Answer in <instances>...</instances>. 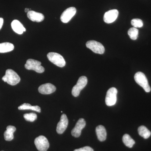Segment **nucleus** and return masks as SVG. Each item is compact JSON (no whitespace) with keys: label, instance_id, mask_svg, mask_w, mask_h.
Segmentation results:
<instances>
[{"label":"nucleus","instance_id":"1","mask_svg":"<svg viewBox=\"0 0 151 151\" xmlns=\"http://www.w3.org/2000/svg\"><path fill=\"white\" fill-rule=\"evenodd\" d=\"M3 81L7 82L11 85H16L20 81V78L16 72L12 69H7L6 71L5 75L2 78Z\"/></svg>","mask_w":151,"mask_h":151},{"label":"nucleus","instance_id":"2","mask_svg":"<svg viewBox=\"0 0 151 151\" xmlns=\"http://www.w3.org/2000/svg\"><path fill=\"white\" fill-rule=\"evenodd\" d=\"M134 79L136 82L142 87L146 92H150V86L149 85L146 76L144 73L142 72H137L134 76Z\"/></svg>","mask_w":151,"mask_h":151},{"label":"nucleus","instance_id":"3","mask_svg":"<svg viewBox=\"0 0 151 151\" xmlns=\"http://www.w3.org/2000/svg\"><path fill=\"white\" fill-rule=\"evenodd\" d=\"M40 61L32 59H28L26 63L25 64V68L27 70H35L38 73H43L45 68L42 66Z\"/></svg>","mask_w":151,"mask_h":151},{"label":"nucleus","instance_id":"4","mask_svg":"<svg viewBox=\"0 0 151 151\" xmlns=\"http://www.w3.org/2000/svg\"><path fill=\"white\" fill-rule=\"evenodd\" d=\"M49 60L59 67H63L65 65V61L63 57L56 52H50L47 55Z\"/></svg>","mask_w":151,"mask_h":151},{"label":"nucleus","instance_id":"5","mask_svg":"<svg viewBox=\"0 0 151 151\" xmlns=\"http://www.w3.org/2000/svg\"><path fill=\"white\" fill-rule=\"evenodd\" d=\"M88 80L86 76H82L78 78L77 84L73 87L72 89V94L73 96L77 97L80 94L82 89H84L87 84Z\"/></svg>","mask_w":151,"mask_h":151},{"label":"nucleus","instance_id":"6","mask_svg":"<svg viewBox=\"0 0 151 151\" xmlns=\"http://www.w3.org/2000/svg\"><path fill=\"white\" fill-rule=\"evenodd\" d=\"M86 46L87 48L92 50L94 53L103 54L105 51V47L100 42L95 40H90L87 42Z\"/></svg>","mask_w":151,"mask_h":151},{"label":"nucleus","instance_id":"7","mask_svg":"<svg viewBox=\"0 0 151 151\" xmlns=\"http://www.w3.org/2000/svg\"><path fill=\"white\" fill-rule=\"evenodd\" d=\"M118 90L115 87H112L107 91L105 98V103L108 106H113L117 102V94Z\"/></svg>","mask_w":151,"mask_h":151},{"label":"nucleus","instance_id":"8","mask_svg":"<svg viewBox=\"0 0 151 151\" xmlns=\"http://www.w3.org/2000/svg\"><path fill=\"white\" fill-rule=\"evenodd\" d=\"M36 147L39 151H47L49 147V143L45 137L40 136L35 140Z\"/></svg>","mask_w":151,"mask_h":151},{"label":"nucleus","instance_id":"9","mask_svg":"<svg viewBox=\"0 0 151 151\" xmlns=\"http://www.w3.org/2000/svg\"><path fill=\"white\" fill-rule=\"evenodd\" d=\"M76 12V9L74 7H70L66 9L63 12L60 16V19L61 22L64 23L68 22L75 15Z\"/></svg>","mask_w":151,"mask_h":151},{"label":"nucleus","instance_id":"10","mask_svg":"<svg viewBox=\"0 0 151 151\" xmlns=\"http://www.w3.org/2000/svg\"><path fill=\"white\" fill-rule=\"evenodd\" d=\"M86 126V122L83 119H80L76 124L75 127L71 131V134L73 137L78 138L81 134V130Z\"/></svg>","mask_w":151,"mask_h":151},{"label":"nucleus","instance_id":"11","mask_svg":"<svg viewBox=\"0 0 151 151\" xmlns=\"http://www.w3.org/2000/svg\"><path fill=\"white\" fill-rule=\"evenodd\" d=\"M68 121L67 116L65 114H62L60 122L57 126L56 131L59 134H62L67 129Z\"/></svg>","mask_w":151,"mask_h":151},{"label":"nucleus","instance_id":"12","mask_svg":"<svg viewBox=\"0 0 151 151\" xmlns=\"http://www.w3.org/2000/svg\"><path fill=\"white\" fill-rule=\"evenodd\" d=\"M119 14V11L117 9L111 10L106 12L104 15V21L106 23H112L116 20Z\"/></svg>","mask_w":151,"mask_h":151},{"label":"nucleus","instance_id":"13","mask_svg":"<svg viewBox=\"0 0 151 151\" xmlns=\"http://www.w3.org/2000/svg\"><path fill=\"white\" fill-rule=\"evenodd\" d=\"M56 89L55 86L50 83L42 84L38 88L39 92L43 94H52L55 92Z\"/></svg>","mask_w":151,"mask_h":151},{"label":"nucleus","instance_id":"14","mask_svg":"<svg viewBox=\"0 0 151 151\" xmlns=\"http://www.w3.org/2000/svg\"><path fill=\"white\" fill-rule=\"evenodd\" d=\"M28 18L33 22H40L43 21L45 17L43 14L33 11H29L27 13Z\"/></svg>","mask_w":151,"mask_h":151},{"label":"nucleus","instance_id":"15","mask_svg":"<svg viewBox=\"0 0 151 151\" xmlns=\"http://www.w3.org/2000/svg\"><path fill=\"white\" fill-rule=\"evenodd\" d=\"M11 26L14 31L18 34H22L26 30L21 23L17 20L13 21L11 24Z\"/></svg>","mask_w":151,"mask_h":151},{"label":"nucleus","instance_id":"16","mask_svg":"<svg viewBox=\"0 0 151 151\" xmlns=\"http://www.w3.org/2000/svg\"><path fill=\"white\" fill-rule=\"evenodd\" d=\"M96 133L97 138L100 142H103L107 137V132L105 127L102 125H99L96 128Z\"/></svg>","mask_w":151,"mask_h":151},{"label":"nucleus","instance_id":"17","mask_svg":"<svg viewBox=\"0 0 151 151\" xmlns=\"http://www.w3.org/2000/svg\"><path fill=\"white\" fill-rule=\"evenodd\" d=\"M16 131L15 127L12 126H9L7 127L6 130L4 133V137L6 141H11L14 139V133Z\"/></svg>","mask_w":151,"mask_h":151},{"label":"nucleus","instance_id":"18","mask_svg":"<svg viewBox=\"0 0 151 151\" xmlns=\"http://www.w3.org/2000/svg\"><path fill=\"white\" fill-rule=\"evenodd\" d=\"M14 48V45L10 42L0 43V53H5L12 51Z\"/></svg>","mask_w":151,"mask_h":151},{"label":"nucleus","instance_id":"19","mask_svg":"<svg viewBox=\"0 0 151 151\" xmlns=\"http://www.w3.org/2000/svg\"><path fill=\"white\" fill-rule=\"evenodd\" d=\"M18 109L19 110H31L36 111L38 113L41 112V109L39 106H37V105L32 106L30 104H28V103H24V104H22L21 105L19 106Z\"/></svg>","mask_w":151,"mask_h":151},{"label":"nucleus","instance_id":"20","mask_svg":"<svg viewBox=\"0 0 151 151\" xmlns=\"http://www.w3.org/2000/svg\"><path fill=\"white\" fill-rule=\"evenodd\" d=\"M138 131L139 135L145 139H148L151 135V132L144 126H142L139 127Z\"/></svg>","mask_w":151,"mask_h":151},{"label":"nucleus","instance_id":"21","mask_svg":"<svg viewBox=\"0 0 151 151\" xmlns=\"http://www.w3.org/2000/svg\"><path fill=\"white\" fill-rule=\"evenodd\" d=\"M122 140L124 145L130 148H132L135 143L134 140L128 134H125L124 135Z\"/></svg>","mask_w":151,"mask_h":151},{"label":"nucleus","instance_id":"22","mask_svg":"<svg viewBox=\"0 0 151 151\" xmlns=\"http://www.w3.org/2000/svg\"><path fill=\"white\" fill-rule=\"evenodd\" d=\"M128 34L131 39L136 40L138 38L139 30L137 28L132 27L128 31Z\"/></svg>","mask_w":151,"mask_h":151},{"label":"nucleus","instance_id":"23","mask_svg":"<svg viewBox=\"0 0 151 151\" xmlns=\"http://www.w3.org/2000/svg\"><path fill=\"white\" fill-rule=\"evenodd\" d=\"M24 117L27 122H34L37 119V115L35 113H27L24 114Z\"/></svg>","mask_w":151,"mask_h":151},{"label":"nucleus","instance_id":"24","mask_svg":"<svg viewBox=\"0 0 151 151\" xmlns=\"http://www.w3.org/2000/svg\"><path fill=\"white\" fill-rule=\"evenodd\" d=\"M131 24L134 27L141 28L142 27L143 22L140 19H134L131 21Z\"/></svg>","mask_w":151,"mask_h":151},{"label":"nucleus","instance_id":"25","mask_svg":"<svg viewBox=\"0 0 151 151\" xmlns=\"http://www.w3.org/2000/svg\"><path fill=\"white\" fill-rule=\"evenodd\" d=\"M74 151H94V150L90 147L86 146L80 149H76Z\"/></svg>","mask_w":151,"mask_h":151},{"label":"nucleus","instance_id":"26","mask_svg":"<svg viewBox=\"0 0 151 151\" xmlns=\"http://www.w3.org/2000/svg\"><path fill=\"white\" fill-rule=\"evenodd\" d=\"M3 24H4V19L2 18H0V30L2 27Z\"/></svg>","mask_w":151,"mask_h":151},{"label":"nucleus","instance_id":"27","mask_svg":"<svg viewBox=\"0 0 151 151\" xmlns=\"http://www.w3.org/2000/svg\"><path fill=\"white\" fill-rule=\"evenodd\" d=\"M31 9H28V8H26L25 9V12L26 13H27L28 12H29V11H30Z\"/></svg>","mask_w":151,"mask_h":151},{"label":"nucleus","instance_id":"28","mask_svg":"<svg viewBox=\"0 0 151 151\" xmlns=\"http://www.w3.org/2000/svg\"></svg>","mask_w":151,"mask_h":151}]
</instances>
